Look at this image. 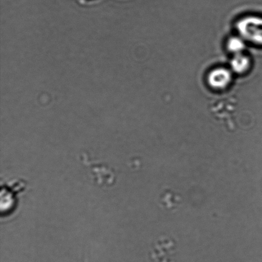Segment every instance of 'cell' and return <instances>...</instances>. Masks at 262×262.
I'll return each instance as SVG.
<instances>
[{"label":"cell","mask_w":262,"mask_h":262,"mask_svg":"<svg viewBox=\"0 0 262 262\" xmlns=\"http://www.w3.org/2000/svg\"><path fill=\"white\" fill-rule=\"evenodd\" d=\"M251 66L250 58L243 53L233 56L230 61L232 70L237 74H243L249 70Z\"/></svg>","instance_id":"3957f363"},{"label":"cell","mask_w":262,"mask_h":262,"mask_svg":"<svg viewBox=\"0 0 262 262\" xmlns=\"http://www.w3.org/2000/svg\"><path fill=\"white\" fill-rule=\"evenodd\" d=\"M244 40L262 46V17L247 16L238 20L236 26Z\"/></svg>","instance_id":"6da1fadb"},{"label":"cell","mask_w":262,"mask_h":262,"mask_svg":"<svg viewBox=\"0 0 262 262\" xmlns=\"http://www.w3.org/2000/svg\"><path fill=\"white\" fill-rule=\"evenodd\" d=\"M231 71L225 68H217L210 72L207 81L212 88L222 90L227 88L232 81Z\"/></svg>","instance_id":"7a4b0ae2"},{"label":"cell","mask_w":262,"mask_h":262,"mask_svg":"<svg viewBox=\"0 0 262 262\" xmlns=\"http://www.w3.org/2000/svg\"><path fill=\"white\" fill-rule=\"evenodd\" d=\"M228 50L230 52L237 55V54L243 53L246 49L245 40L241 37H231L228 40L227 43Z\"/></svg>","instance_id":"277c9868"}]
</instances>
